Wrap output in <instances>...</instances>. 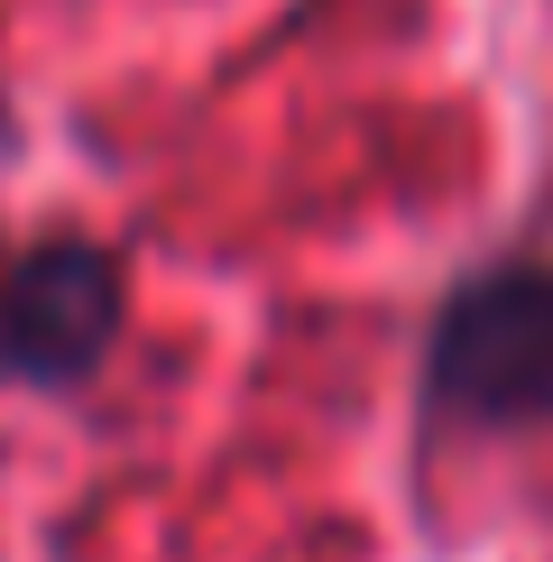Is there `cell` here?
<instances>
[{"label":"cell","instance_id":"1","mask_svg":"<svg viewBox=\"0 0 553 562\" xmlns=\"http://www.w3.org/2000/svg\"><path fill=\"white\" fill-rule=\"evenodd\" d=\"M433 406L479 425L553 415V268H498L461 286L433 323Z\"/></svg>","mask_w":553,"mask_h":562},{"label":"cell","instance_id":"2","mask_svg":"<svg viewBox=\"0 0 553 562\" xmlns=\"http://www.w3.org/2000/svg\"><path fill=\"white\" fill-rule=\"evenodd\" d=\"M121 323V277L102 249L56 240L0 259V379H75Z\"/></svg>","mask_w":553,"mask_h":562}]
</instances>
